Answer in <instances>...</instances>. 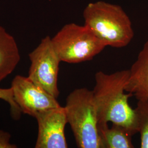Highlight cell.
<instances>
[{"mask_svg": "<svg viewBox=\"0 0 148 148\" xmlns=\"http://www.w3.org/2000/svg\"><path fill=\"white\" fill-rule=\"evenodd\" d=\"M130 70L111 74L98 71L95 75V86L92 90L97 107L99 126L108 122L117 124L138 133L134 109L128 99L133 95L125 90Z\"/></svg>", "mask_w": 148, "mask_h": 148, "instance_id": "cell-1", "label": "cell"}, {"mask_svg": "<svg viewBox=\"0 0 148 148\" xmlns=\"http://www.w3.org/2000/svg\"><path fill=\"white\" fill-rule=\"evenodd\" d=\"M83 16L85 25L106 45L122 48L134 37L132 22L120 5L103 1L88 3Z\"/></svg>", "mask_w": 148, "mask_h": 148, "instance_id": "cell-2", "label": "cell"}, {"mask_svg": "<svg viewBox=\"0 0 148 148\" xmlns=\"http://www.w3.org/2000/svg\"><path fill=\"white\" fill-rule=\"evenodd\" d=\"M64 108L77 147L102 148L92 90L86 88L74 90L67 97Z\"/></svg>", "mask_w": 148, "mask_h": 148, "instance_id": "cell-3", "label": "cell"}, {"mask_svg": "<svg viewBox=\"0 0 148 148\" xmlns=\"http://www.w3.org/2000/svg\"><path fill=\"white\" fill-rule=\"evenodd\" d=\"M51 40L61 62L68 63L90 60L106 47L90 28L75 23L65 25Z\"/></svg>", "mask_w": 148, "mask_h": 148, "instance_id": "cell-4", "label": "cell"}, {"mask_svg": "<svg viewBox=\"0 0 148 148\" xmlns=\"http://www.w3.org/2000/svg\"><path fill=\"white\" fill-rule=\"evenodd\" d=\"M31 62L28 77L54 98L59 95L58 87L61 60L53 47L51 37L43 38L37 47L29 54Z\"/></svg>", "mask_w": 148, "mask_h": 148, "instance_id": "cell-5", "label": "cell"}, {"mask_svg": "<svg viewBox=\"0 0 148 148\" xmlns=\"http://www.w3.org/2000/svg\"><path fill=\"white\" fill-rule=\"evenodd\" d=\"M11 88L13 97L21 112L34 117L37 112L60 106L57 98L33 82L28 77L16 75Z\"/></svg>", "mask_w": 148, "mask_h": 148, "instance_id": "cell-6", "label": "cell"}, {"mask_svg": "<svg viewBox=\"0 0 148 148\" xmlns=\"http://www.w3.org/2000/svg\"><path fill=\"white\" fill-rule=\"evenodd\" d=\"M34 117L38 125L36 148H67L65 128L68 123L64 106L37 112Z\"/></svg>", "mask_w": 148, "mask_h": 148, "instance_id": "cell-7", "label": "cell"}, {"mask_svg": "<svg viewBox=\"0 0 148 148\" xmlns=\"http://www.w3.org/2000/svg\"><path fill=\"white\" fill-rule=\"evenodd\" d=\"M125 90L138 101H148V38L130 69Z\"/></svg>", "mask_w": 148, "mask_h": 148, "instance_id": "cell-8", "label": "cell"}, {"mask_svg": "<svg viewBox=\"0 0 148 148\" xmlns=\"http://www.w3.org/2000/svg\"><path fill=\"white\" fill-rule=\"evenodd\" d=\"M20 60L15 38L0 26V82L14 71Z\"/></svg>", "mask_w": 148, "mask_h": 148, "instance_id": "cell-9", "label": "cell"}, {"mask_svg": "<svg viewBox=\"0 0 148 148\" xmlns=\"http://www.w3.org/2000/svg\"><path fill=\"white\" fill-rule=\"evenodd\" d=\"M102 148H133L132 136L135 134L131 130L117 124L112 123L99 126Z\"/></svg>", "mask_w": 148, "mask_h": 148, "instance_id": "cell-10", "label": "cell"}, {"mask_svg": "<svg viewBox=\"0 0 148 148\" xmlns=\"http://www.w3.org/2000/svg\"><path fill=\"white\" fill-rule=\"evenodd\" d=\"M134 111L138 133L140 136V148H148V101H138Z\"/></svg>", "mask_w": 148, "mask_h": 148, "instance_id": "cell-11", "label": "cell"}, {"mask_svg": "<svg viewBox=\"0 0 148 148\" xmlns=\"http://www.w3.org/2000/svg\"><path fill=\"white\" fill-rule=\"evenodd\" d=\"M0 99L5 101L8 103L11 108V114L13 117L18 119L22 112L20 108L17 105L14 101L12 88H0Z\"/></svg>", "mask_w": 148, "mask_h": 148, "instance_id": "cell-12", "label": "cell"}, {"mask_svg": "<svg viewBox=\"0 0 148 148\" xmlns=\"http://www.w3.org/2000/svg\"><path fill=\"white\" fill-rule=\"evenodd\" d=\"M11 134L8 132L0 130V148H16L15 144L10 143Z\"/></svg>", "mask_w": 148, "mask_h": 148, "instance_id": "cell-13", "label": "cell"}]
</instances>
